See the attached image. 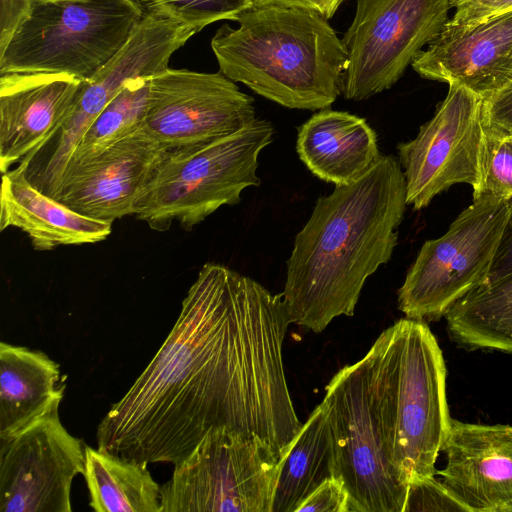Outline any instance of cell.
I'll use <instances>...</instances> for the list:
<instances>
[{"mask_svg":"<svg viewBox=\"0 0 512 512\" xmlns=\"http://www.w3.org/2000/svg\"><path fill=\"white\" fill-rule=\"evenodd\" d=\"M344 1V0H343Z\"/></svg>","mask_w":512,"mask_h":512,"instance_id":"e575fe53","label":"cell"},{"mask_svg":"<svg viewBox=\"0 0 512 512\" xmlns=\"http://www.w3.org/2000/svg\"><path fill=\"white\" fill-rule=\"evenodd\" d=\"M454 0H356L342 42L348 54L340 89L360 101L391 88L449 21Z\"/></svg>","mask_w":512,"mask_h":512,"instance_id":"9c48e42d","label":"cell"},{"mask_svg":"<svg viewBox=\"0 0 512 512\" xmlns=\"http://www.w3.org/2000/svg\"><path fill=\"white\" fill-rule=\"evenodd\" d=\"M510 272H512V212L486 281L497 279Z\"/></svg>","mask_w":512,"mask_h":512,"instance_id":"1f68e13d","label":"cell"},{"mask_svg":"<svg viewBox=\"0 0 512 512\" xmlns=\"http://www.w3.org/2000/svg\"><path fill=\"white\" fill-rule=\"evenodd\" d=\"M406 206L404 173L393 155L317 199L286 261L282 295L291 323L319 333L354 314L367 278L392 257Z\"/></svg>","mask_w":512,"mask_h":512,"instance_id":"7a4b0ae2","label":"cell"},{"mask_svg":"<svg viewBox=\"0 0 512 512\" xmlns=\"http://www.w3.org/2000/svg\"><path fill=\"white\" fill-rule=\"evenodd\" d=\"M343 0H253V6H297L315 10L326 19L333 16Z\"/></svg>","mask_w":512,"mask_h":512,"instance_id":"d6a6232c","label":"cell"},{"mask_svg":"<svg viewBox=\"0 0 512 512\" xmlns=\"http://www.w3.org/2000/svg\"><path fill=\"white\" fill-rule=\"evenodd\" d=\"M450 23L471 25L512 10V0H454Z\"/></svg>","mask_w":512,"mask_h":512,"instance_id":"f1b7e54d","label":"cell"},{"mask_svg":"<svg viewBox=\"0 0 512 512\" xmlns=\"http://www.w3.org/2000/svg\"><path fill=\"white\" fill-rule=\"evenodd\" d=\"M254 99L217 73L171 69L149 78L142 126L167 150L233 134L254 121Z\"/></svg>","mask_w":512,"mask_h":512,"instance_id":"7c38bea8","label":"cell"},{"mask_svg":"<svg viewBox=\"0 0 512 512\" xmlns=\"http://www.w3.org/2000/svg\"><path fill=\"white\" fill-rule=\"evenodd\" d=\"M149 78L138 77L125 83L87 129L67 167L98 154L142 126L148 105Z\"/></svg>","mask_w":512,"mask_h":512,"instance_id":"cb8c5ba5","label":"cell"},{"mask_svg":"<svg viewBox=\"0 0 512 512\" xmlns=\"http://www.w3.org/2000/svg\"><path fill=\"white\" fill-rule=\"evenodd\" d=\"M167 151L141 126L98 154L68 166L53 198L80 214L110 223L134 215Z\"/></svg>","mask_w":512,"mask_h":512,"instance_id":"5bb4252c","label":"cell"},{"mask_svg":"<svg viewBox=\"0 0 512 512\" xmlns=\"http://www.w3.org/2000/svg\"><path fill=\"white\" fill-rule=\"evenodd\" d=\"M34 0H0V56L29 17Z\"/></svg>","mask_w":512,"mask_h":512,"instance_id":"f546056e","label":"cell"},{"mask_svg":"<svg viewBox=\"0 0 512 512\" xmlns=\"http://www.w3.org/2000/svg\"><path fill=\"white\" fill-rule=\"evenodd\" d=\"M417 136L397 145L406 182V202L421 210L451 186L466 183L482 192L488 120L486 100L456 83Z\"/></svg>","mask_w":512,"mask_h":512,"instance_id":"30bf717a","label":"cell"},{"mask_svg":"<svg viewBox=\"0 0 512 512\" xmlns=\"http://www.w3.org/2000/svg\"><path fill=\"white\" fill-rule=\"evenodd\" d=\"M349 512V495L341 478L323 482L297 508L296 512Z\"/></svg>","mask_w":512,"mask_h":512,"instance_id":"83f0119b","label":"cell"},{"mask_svg":"<svg viewBox=\"0 0 512 512\" xmlns=\"http://www.w3.org/2000/svg\"><path fill=\"white\" fill-rule=\"evenodd\" d=\"M371 407L388 458L409 483L436 475L450 429L442 350L422 320L385 329L363 358Z\"/></svg>","mask_w":512,"mask_h":512,"instance_id":"277c9868","label":"cell"},{"mask_svg":"<svg viewBox=\"0 0 512 512\" xmlns=\"http://www.w3.org/2000/svg\"><path fill=\"white\" fill-rule=\"evenodd\" d=\"M88 80L63 73L0 75V169L32 156L55 132Z\"/></svg>","mask_w":512,"mask_h":512,"instance_id":"e0dca14e","label":"cell"},{"mask_svg":"<svg viewBox=\"0 0 512 512\" xmlns=\"http://www.w3.org/2000/svg\"><path fill=\"white\" fill-rule=\"evenodd\" d=\"M15 227L30 238L34 249L105 240L112 223L80 214L36 188L19 167L2 174L0 230Z\"/></svg>","mask_w":512,"mask_h":512,"instance_id":"ac0fdd59","label":"cell"},{"mask_svg":"<svg viewBox=\"0 0 512 512\" xmlns=\"http://www.w3.org/2000/svg\"><path fill=\"white\" fill-rule=\"evenodd\" d=\"M511 212L512 199L473 198L445 234L423 243L398 290L399 310L407 318L438 320L484 283Z\"/></svg>","mask_w":512,"mask_h":512,"instance_id":"ba28073f","label":"cell"},{"mask_svg":"<svg viewBox=\"0 0 512 512\" xmlns=\"http://www.w3.org/2000/svg\"><path fill=\"white\" fill-rule=\"evenodd\" d=\"M331 426L349 512H403L407 483L391 464L371 407L363 358L338 371L321 402Z\"/></svg>","mask_w":512,"mask_h":512,"instance_id":"8fae6325","label":"cell"},{"mask_svg":"<svg viewBox=\"0 0 512 512\" xmlns=\"http://www.w3.org/2000/svg\"><path fill=\"white\" fill-rule=\"evenodd\" d=\"M290 323L282 293L206 263L155 356L100 421L97 448L177 465L210 431L228 428L285 455L302 427L282 356Z\"/></svg>","mask_w":512,"mask_h":512,"instance_id":"6da1fadb","label":"cell"},{"mask_svg":"<svg viewBox=\"0 0 512 512\" xmlns=\"http://www.w3.org/2000/svg\"><path fill=\"white\" fill-rule=\"evenodd\" d=\"M141 19L128 0H34L0 56V75L63 73L90 80L123 48Z\"/></svg>","mask_w":512,"mask_h":512,"instance_id":"8992f818","label":"cell"},{"mask_svg":"<svg viewBox=\"0 0 512 512\" xmlns=\"http://www.w3.org/2000/svg\"><path fill=\"white\" fill-rule=\"evenodd\" d=\"M284 454L258 435L210 431L161 486V512H271Z\"/></svg>","mask_w":512,"mask_h":512,"instance_id":"52a82bcc","label":"cell"},{"mask_svg":"<svg viewBox=\"0 0 512 512\" xmlns=\"http://www.w3.org/2000/svg\"><path fill=\"white\" fill-rule=\"evenodd\" d=\"M486 113L489 126L512 134V81L486 100Z\"/></svg>","mask_w":512,"mask_h":512,"instance_id":"4dcf8cb0","label":"cell"},{"mask_svg":"<svg viewBox=\"0 0 512 512\" xmlns=\"http://www.w3.org/2000/svg\"><path fill=\"white\" fill-rule=\"evenodd\" d=\"M296 151L313 175L335 186L355 182L382 157L365 118L329 108L298 127Z\"/></svg>","mask_w":512,"mask_h":512,"instance_id":"d6986e66","label":"cell"},{"mask_svg":"<svg viewBox=\"0 0 512 512\" xmlns=\"http://www.w3.org/2000/svg\"><path fill=\"white\" fill-rule=\"evenodd\" d=\"M141 13L142 18L167 20L201 31L219 20L236 21L251 8L253 0H128Z\"/></svg>","mask_w":512,"mask_h":512,"instance_id":"d4e9b609","label":"cell"},{"mask_svg":"<svg viewBox=\"0 0 512 512\" xmlns=\"http://www.w3.org/2000/svg\"><path fill=\"white\" fill-rule=\"evenodd\" d=\"M481 194L512 199V140L509 134L491 126L487 134Z\"/></svg>","mask_w":512,"mask_h":512,"instance_id":"484cf974","label":"cell"},{"mask_svg":"<svg viewBox=\"0 0 512 512\" xmlns=\"http://www.w3.org/2000/svg\"><path fill=\"white\" fill-rule=\"evenodd\" d=\"M83 476L96 512H161V486L146 463L85 446Z\"/></svg>","mask_w":512,"mask_h":512,"instance_id":"603a6c76","label":"cell"},{"mask_svg":"<svg viewBox=\"0 0 512 512\" xmlns=\"http://www.w3.org/2000/svg\"><path fill=\"white\" fill-rule=\"evenodd\" d=\"M444 318L459 346L512 354V272L472 289Z\"/></svg>","mask_w":512,"mask_h":512,"instance_id":"7402d4cb","label":"cell"},{"mask_svg":"<svg viewBox=\"0 0 512 512\" xmlns=\"http://www.w3.org/2000/svg\"><path fill=\"white\" fill-rule=\"evenodd\" d=\"M509 135H510V137H511V140H512V134H509Z\"/></svg>","mask_w":512,"mask_h":512,"instance_id":"836d02e7","label":"cell"},{"mask_svg":"<svg viewBox=\"0 0 512 512\" xmlns=\"http://www.w3.org/2000/svg\"><path fill=\"white\" fill-rule=\"evenodd\" d=\"M273 135V125L257 117L228 136L168 150L134 215L152 230L166 231L174 221L189 230L220 207L239 203L244 189L261 184L258 157Z\"/></svg>","mask_w":512,"mask_h":512,"instance_id":"5b68a950","label":"cell"},{"mask_svg":"<svg viewBox=\"0 0 512 512\" xmlns=\"http://www.w3.org/2000/svg\"><path fill=\"white\" fill-rule=\"evenodd\" d=\"M333 477H338L335 444L320 403L302 424L282 460L271 512H296L314 490Z\"/></svg>","mask_w":512,"mask_h":512,"instance_id":"44dd1931","label":"cell"},{"mask_svg":"<svg viewBox=\"0 0 512 512\" xmlns=\"http://www.w3.org/2000/svg\"><path fill=\"white\" fill-rule=\"evenodd\" d=\"M238 28L223 24L211 40L222 74L290 109L329 108L341 94L346 48L319 12L252 6Z\"/></svg>","mask_w":512,"mask_h":512,"instance_id":"3957f363","label":"cell"},{"mask_svg":"<svg viewBox=\"0 0 512 512\" xmlns=\"http://www.w3.org/2000/svg\"><path fill=\"white\" fill-rule=\"evenodd\" d=\"M59 405L0 439V512H71L85 446L60 421Z\"/></svg>","mask_w":512,"mask_h":512,"instance_id":"4fadbf2b","label":"cell"},{"mask_svg":"<svg viewBox=\"0 0 512 512\" xmlns=\"http://www.w3.org/2000/svg\"><path fill=\"white\" fill-rule=\"evenodd\" d=\"M411 65L423 78L490 99L512 81V10L471 25L448 21Z\"/></svg>","mask_w":512,"mask_h":512,"instance_id":"9a60e30c","label":"cell"},{"mask_svg":"<svg viewBox=\"0 0 512 512\" xmlns=\"http://www.w3.org/2000/svg\"><path fill=\"white\" fill-rule=\"evenodd\" d=\"M464 511L470 512L442 481L435 476L409 482L403 512Z\"/></svg>","mask_w":512,"mask_h":512,"instance_id":"4316f807","label":"cell"},{"mask_svg":"<svg viewBox=\"0 0 512 512\" xmlns=\"http://www.w3.org/2000/svg\"><path fill=\"white\" fill-rule=\"evenodd\" d=\"M445 466L436 472L470 512L512 507V426L451 419L442 445Z\"/></svg>","mask_w":512,"mask_h":512,"instance_id":"2e32d148","label":"cell"},{"mask_svg":"<svg viewBox=\"0 0 512 512\" xmlns=\"http://www.w3.org/2000/svg\"><path fill=\"white\" fill-rule=\"evenodd\" d=\"M60 366L42 351L0 343V439L18 432L63 399Z\"/></svg>","mask_w":512,"mask_h":512,"instance_id":"ffe728a7","label":"cell"}]
</instances>
